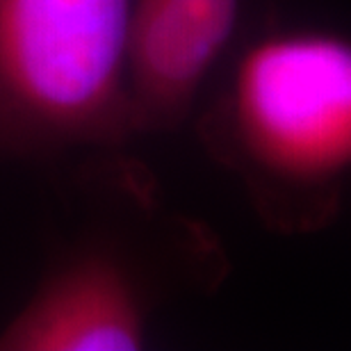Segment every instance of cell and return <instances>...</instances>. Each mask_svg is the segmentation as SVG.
I'll use <instances>...</instances> for the list:
<instances>
[{
	"label": "cell",
	"instance_id": "277c9868",
	"mask_svg": "<svg viewBox=\"0 0 351 351\" xmlns=\"http://www.w3.org/2000/svg\"><path fill=\"white\" fill-rule=\"evenodd\" d=\"M242 0H132L125 101L132 135L173 130L233 41Z\"/></svg>",
	"mask_w": 351,
	"mask_h": 351
},
{
	"label": "cell",
	"instance_id": "7a4b0ae2",
	"mask_svg": "<svg viewBox=\"0 0 351 351\" xmlns=\"http://www.w3.org/2000/svg\"><path fill=\"white\" fill-rule=\"evenodd\" d=\"M132 0H0V158L112 149L132 135Z\"/></svg>",
	"mask_w": 351,
	"mask_h": 351
},
{
	"label": "cell",
	"instance_id": "3957f363",
	"mask_svg": "<svg viewBox=\"0 0 351 351\" xmlns=\"http://www.w3.org/2000/svg\"><path fill=\"white\" fill-rule=\"evenodd\" d=\"M153 301L110 242H87L41 278L0 328V351H135L149 345Z\"/></svg>",
	"mask_w": 351,
	"mask_h": 351
},
{
	"label": "cell",
	"instance_id": "6da1fadb",
	"mask_svg": "<svg viewBox=\"0 0 351 351\" xmlns=\"http://www.w3.org/2000/svg\"><path fill=\"white\" fill-rule=\"evenodd\" d=\"M201 137L271 228L324 226L351 176V37L319 27L261 34L201 119Z\"/></svg>",
	"mask_w": 351,
	"mask_h": 351
}]
</instances>
